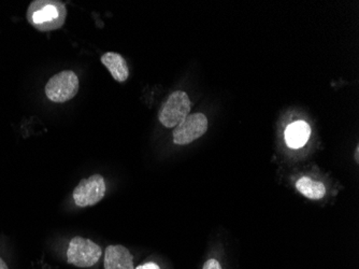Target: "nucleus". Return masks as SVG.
I'll use <instances>...</instances> for the list:
<instances>
[{
    "instance_id": "obj_1",
    "label": "nucleus",
    "mask_w": 359,
    "mask_h": 269,
    "mask_svg": "<svg viewBox=\"0 0 359 269\" xmlns=\"http://www.w3.org/2000/svg\"><path fill=\"white\" fill-rule=\"evenodd\" d=\"M66 18V6L58 0H34L26 12L28 23L39 32L60 29Z\"/></svg>"
},
{
    "instance_id": "obj_2",
    "label": "nucleus",
    "mask_w": 359,
    "mask_h": 269,
    "mask_svg": "<svg viewBox=\"0 0 359 269\" xmlns=\"http://www.w3.org/2000/svg\"><path fill=\"white\" fill-rule=\"evenodd\" d=\"M191 100L183 91H175L169 95L166 102L161 105L158 113L159 122L167 129H173L181 124L189 115Z\"/></svg>"
},
{
    "instance_id": "obj_3",
    "label": "nucleus",
    "mask_w": 359,
    "mask_h": 269,
    "mask_svg": "<svg viewBox=\"0 0 359 269\" xmlns=\"http://www.w3.org/2000/svg\"><path fill=\"white\" fill-rule=\"evenodd\" d=\"M51 102L62 104L74 98L79 92V78L72 70H64L54 74L44 88Z\"/></svg>"
},
{
    "instance_id": "obj_4",
    "label": "nucleus",
    "mask_w": 359,
    "mask_h": 269,
    "mask_svg": "<svg viewBox=\"0 0 359 269\" xmlns=\"http://www.w3.org/2000/svg\"><path fill=\"white\" fill-rule=\"evenodd\" d=\"M102 256V248L88 238L76 236L70 240L67 250V260L69 264L80 268H88L94 266Z\"/></svg>"
},
{
    "instance_id": "obj_5",
    "label": "nucleus",
    "mask_w": 359,
    "mask_h": 269,
    "mask_svg": "<svg viewBox=\"0 0 359 269\" xmlns=\"http://www.w3.org/2000/svg\"><path fill=\"white\" fill-rule=\"evenodd\" d=\"M106 194V182L100 175L90 176L88 179L81 180L74 190V203L78 207L86 208L97 205Z\"/></svg>"
},
{
    "instance_id": "obj_6",
    "label": "nucleus",
    "mask_w": 359,
    "mask_h": 269,
    "mask_svg": "<svg viewBox=\"0 0 359 269\" xmlns=\"http://www.w3.org/2000/svg\"><path fill=\"white\" fill-rule=\"evenodd\" d=\"M208 131V119L203 113H194L175 127L172 133L175 145H189L203 136Z\"/></svg>"
},
{
    "instance_id": "obj_7",
    "label": "nucleus",
    "mask_w": 359,
    "mask_h": 269,
    "mask_svg": "<svg viewBox=\"0 0 359 269\" xmlns=\"http://www.w3.org/2000/svg\"><path fill=\"white\" fill-rule=\"evenodd\" d=\"M104 265V269H135L133 254L121 244L107 247Z\"/></svg>"
},
{
    "instance_id": "obj_8",
    "label": "nucleus",
    "mask_w": 359,
    "mask_h": 269,
    "mask_svg": "<svg viewBox=\"0 0 359 269\" xmlns=\"http://www.w3.org/2000/svg\"><path fill=\"white\" fill-rule=\"evenodd\" d=\"M100 60L114 80L123 83L128 79V66H127L126 60L121 54L116 53V52H107V53L102 54Z\"/></svg>"
},
{
    "instance_id": "obj_9",
    "label": "nucleus",
    "mask_w": 359,
    "mask_h": 269,
    "mask_svg": "<svg viewBox=\"0 0 359 269\" xmlns=\"http://www.w3.org/2000/svg\"><path fill=\"white\" fill-rule=\"evenodd\" d=\"M311 135V129L304 121H297L288 125L285 131L286 145L292 149L304 147Z\"/></svg>"
},
{
    "instance_id": "obj_10",
    "label": "nucleus",
    "mask_w": 359,
    "mask_h": 269,
    "mask_svg": "<svg viewBox=\"0 0 359 269\" xmlns=\"http://www.w3.org/2000/svg\"><path fill=\"white\" fill-rule=\"evenodd\" d=\"M296 189L309 199H322L326 195V188L322 182L314 181L311 178L302 177L296 183Z\"/></svg>"
},
{
    "instance_id": "obj_11",
    "label": "nucleus",
    "mask_w": 359,
    "mask_h": 269,
    "mask_svg": "<svg viewBox=\"0 0 359 269\" xmlns=\"http://www.w3.org/2000/svg\"><path fill=\"white\" fill-rule=\"evenodd\" d=\"M203 269H222V266L217 260L211 258V260L207 261V262L205 263Z\"/></svg>"
},
{
    "instance_id": "obj_12",
    "label": "nucleus",
    "mask_w": 359,
    "mask_h": 269,
    "mask_svg": "<svg viewBox=\"0 0 359 269\" xmlns=\"http://www.w3.org/2000/svg\"><path fill=\"white\" fill-rule=\"evenodd\" d=\"M135 269H161L159 268L158 265L156 263H145V264L140 265V266L137 267Z\"/></svg>"
},
{
    "instance_id": "obj_13",
    "label": "nucleus",
    "mask_w": 359,
    "mask_h": 269,
    "mask_svg": "<svg viewBox=\"0 0 359 269\" xmlns=\"http://www.w3.org/2000/svg\"><path fill=\"white\" fill-rule=\"evenodd\" d=\"M0 269H9L8 268L7 264H6L5 261L3 258H0Z\"/></svg>"
},
{
    "instance_id": "obj_14",
    "label": "nucleus",
    "mask_w": 359,
    "mask_h": 269,
    "mask_svg": "<svg viewBox=\"0 0 359 269\" xmlns=\"http://www.w3.org/2000/svg\"><path fill=\"white\" fill-rule=\"evenodd\" d=\"M358 147L356 149V155H355V157H356V161L358 162Z\"/></svg>"
}]
</instances>
